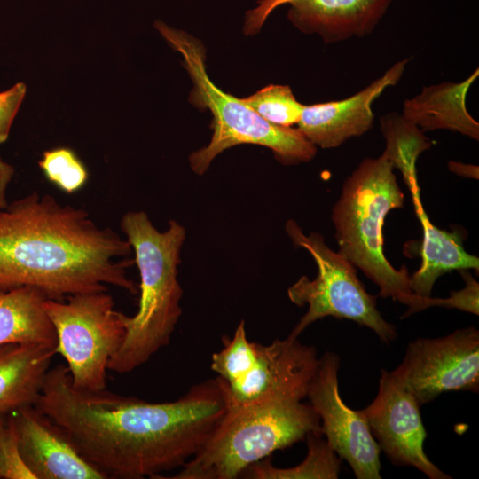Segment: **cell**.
Returning a JSON list of instances; mask_svg holds the SVG:
<instances>
[{
	"label": "cell",
	"mask_w": 479,
	"mask_h": 479,
	"mask_svg": "<svg viewBox=\"0 0 479 479\" xmlns=\"http://www.w3.org/2000/svg\"><path fill=\"white\" fill-rule=\"evenodd\" d=\"M241 99L263 119L280 127L297 124L305 106L287 85H269Z\"/></svg>",
	"instance_id": "23"
},
{
	"label": "cell",
	"mask_w": 479,
	"mask_h": 479,
	"mask_svg": "<svg viewBox=\"0 0 479 479\" xmlns=\"http://www.w3.org/2000/svg\"><path fill=\"white\" fill-rule=\"evenodd\" d=\"M417 399L385 369L381 370L378 393L361 410L371 433L387 458L395 465L410 466L430 479H449L427 456L424 428Z\"/></svg>",
	"instance_id": "12"
},
{
	"label": "cell",
	"mask_w": 479,
	"mask_h": 479,
	"mask_svg": "<svg viewBox=\"0 0 479 479\" xmlns=\"http://www.w3.org/2000/svg\"><path fill=\"white\" fill-rule=\"evenodd\" d=\"M14 175V168L0 156V211L8 206L6 192Z\"/></svg>",
	"instance_id": "27"
},
{
	"label": "cell",
	"mask_w": 479,
	"mask_h": 479,
	"mask_svg": "<svg viewBox=\"0 0 479 479\" xmlns=\"http://www.w3.org/2000/svg\"><path fill=\"white\" fill-rule=\"evenodd\" d=\"M448 168L460 177L478 179V166L452 161L448 163Z\"/></svg>",
	"instance_id": "28"
},
{
	"label": "cell",
	"mask_w": 479,
	"mask_h": 479,
	"mask_svg": "<svg viewBox=\"0 0 479 479\" xmlns=\"http://www.w3.org/2000/svg\"><path fill=\"white\" fill-rule=\"evenodd\" d=\"M415 213L422 227L420 255V267L409 278L413 294L430 297L436 280L446 272L474 269L478 272L479 259L463 247L466 232H447L433 224L424 210L420 188L410 191Z\"/></svg>",
	"instance_id": "17"
},
{
	"label": "cell",
	"mask_w": 479,
	"mask_h": 479,
	"mask_svg": "<svg viewBox=\"0 0 479 479\" xmlns=\"http://www.w3.org/2000/svg\"><path fill=\"white\" fill-rule=\"evenodd\" d=\"M131 247L82 208L31 192L0 211V292L32 287L49 299L106 291L137 294Z\"/></svg>",
	"instance_id": "2"
},
{
	"label": "cell",
	"mask_w": 479,
	"mask_h": 479,
	"mask_svg": "<svg viewBox=\"0 0 479 479\" xmlns=\"http://www.w3.org/2000/svg\"><path fill=\"white\" fill-rule=\"evenodd\" d=\"M44 308L54 326L56 353L67 362L72 384L85 391L106 387L109 360L125 335L124 316L106 291L47 298Z\"/></svg>",
	"instance_id": "8"
},
{
	"label": "cell",
	"mask_w": 479,
	"mask_h": 479,
	"mask_svg": "<svg viewBox=\"0 0 479 479\" xmlns=\"http://www.w3.org/2000/svg\"><path fill=\"white\" fill-rule=\"evenodd\" d=\"M26 92L27 87L24 82H17L10 89L0 92V145L8 139L12 122Z\"/></svg>",
	"instance_id": "26"
},
{
	"label": "cell",
	"mask_w": 479,
	"mask_h": 479,
	"mask_svg": "<svg viewBox=\"0 0 479 479\" xmlns=\"http://www.w3.org/2000/svg\"><path fill=\"white\" fill-rule=\"evenodd\" d=\"M0 479H35L26 465L18 444L14 422L10 414L0 440Z\"/></svg>",
	"instance_id": "25"
},
{
	"label": "cell",
	"mask_w": 479,
	"mask_h": 479,
	"mask_svg": "<svg viewBox=\"0 0 479 479\" xmlns=\"http://www.w3.org/2000/svg\"><path fill=\"white\" fill-rule=\"evenodd\" d=\"M291 241L306 249L318 267L315 279L302 276L287 289L289 300L297 306L308 305L288 337L298 338L310 325L326 317L349 319L372 329L383 343L397 337L394 325L377 309V297L368 294L357 275V268L332 250L319 232L305 235L299 224L289 219L285 226Z\"/></svg>",
	"instance_id": "7"
},
{
	"label": "cell",
	"mask_w": 479,
	"mask_h": 479,
	"mask_svg": "<svg viewBox=\"0 0 479 479\" xmlns=\"http://www.w3.org/2000/svg\"><path fill=\"white\" fill-rule=\"evenodd\" d=\"M479 76L476 68L465 80L423 87L403 104L402 115L423 132L447 130L479 140V123L467 108V96Z\"/></svg>",
	"instance_id": "16"
},
{
	"label": "cell",
	"mask_w": 479,
	"mask_h": 479,
	"mask_svg": "<svg viewBox=\"0 0 479 479\" xmlns=\"http://www.w3.org/2000/svg\"><path fill=\"white\" fill-rule=\"evenodd\" d=\"M7 423V415L0 414V440Z\"/></svg>",
	"instance_id": "29"
},
{
	"label": "cell",
	"mask_w": 479,
	"mask_h": 479,
	"mask_svg": "<svg viewBox=\"0 0 479 479\" xmlns=\"http://www.w3.org/2000/svg\"><path fill=\"white\" fill-rule=\"evenodd\" d=\"M404 195L385 153L364 159L345 180L332 220L338 253L380 288L379 295L407 306L402 318L427 309L428 297L412 293L406 266L396 269L384 254L383 226Z\"/></svg>",
	"instance_id": "4"
},
{
	"label": "cell",
	"mask_w": 479,
	"mask_h": 479,
	"mask_svg": "<svg viewBox=\"0 0 479 479\" xmlns=\"http://www.w3.org/2000/svg\"><path fill=\"white\" fill-rule=\"evenodd\" d=\"M389 373L420 405L444 392H478L479 331L468 326L443 337L416 339Z\"/></svg>",
	"instance_id": "9"
},
{
	"label": "cell",
	"mask_w": 479,
	"mask_h": 479,
	"mask_svg": "<svg viewBox=\"0 0 479 479\" xmlns=\"http://www.w3.org/2000/svg\"><path fill=\"white\" fill-rule=\"evenodd\" d=\"M392 0H261L246 13L244 33L255 35L270 14L289 5L287 18L305 34H318L326 43L371 34Z\"/></svg>",
	"instance_id": "13"
},
{
	"label": "cell",
	"mask_w": 479,
	"mask_h": 479,
	"mask_svg": "<svg viewBox=\"0 0 479 479\" xmlns=\"http://www.w3.org/2000/svg\"><path fill=\"white\" fill-rule=\"evenodd\" d=\"M255 348L256 360L245 377L230 384L221 380L228 404L302 401L307 397L319 363L315 347L287 336L269 345L255 342Z\"/></svg>",
	"instance_id": "11"
},
{
	"label": "cell",
	"mask_w": 479,
	"mask_h": 479,
	"mask_svg": "<svg viewBox=\"0 0 479 479\" xmlns=\"http://www.w3.org/2000/svg\"><path fill=\"white\" fill-rule=\"evenodd\" d=\"M380 122L386 140L383 153L394 169L401 171L404 180L417 177L416 161L423 151L430 148L429 139L402 114L389 113L381 116Z\"/></svg>",
	"instance_id": "21"
},
{
	"label": "cell",
	"mask_w": 479,
	"mask_h": 479,
	"mask_svg": "<svg viewBox=\"0 0 479 479\" xmlns=\"http://www.w3.org/2000/svg\"><path fill=\"white\" fill-rule=\"evenodd\" d=\"M46 299L42 291L27 286L0 292V346L56 348L55 329L44 308Z\"/></svg>",
	"instance_id": "19"
},
{
	"label": "cell",
	"mask_w": 479,
	"mask_h": 479,
	"mask_svg": "<svg viewBox=\"0 0 479 479\" xmlns=\"http://www.w3.org/2000/svg\"><path fill=\"white\" fill-rule=\"evenodd\" d=\"M35 406L67 436L106 479L159 478L182 467L205 445L228 401L219 377L193 385L177 400L74 387L68 369H49Z\"/></svg>",
	"instance_id": "1"
},
{
	"label": "cell",
	"mask_w": 479,
	"mask_h": 479,
	"mask_svg": "<svg viewBox=\"0 0 479 479\" xmlns=\"http://www.w3.org/2000/svg\"><path fill=\"white\" fill-rule=\"evenodd\" d=\"M322 434L320 419L301 401L228 404L202 449L171 479H235L277 450Z\"/></svg>",
	"instance_id": "6"
},
{
	"label": "cell",
	"mask_w": 479,
	"mask_h": 479,
	"mask_svg": "<svg viewBox=\"0 0 479 479\" xmlns=\"http://www.w3.org/2000/svg\"><path fill=\"white\" fill-rule=\"evenodd\" d=\"M38 166L50 183L68 194L80 191L89 179L85 164L69 147L44 151Z\"/></svg>",
	"instance_id": "24"
},
{
	"label": "cell",
	"mask_w": 479,
	"mask_h": 479,
	"mask_svg": "<svg viewBox=\"0 0 479 479\" xmlns=\"http://www.w3.org/2000/svg\"><path fill=\"white\" fill-rule=\"evenodd\" d=\"M308 452L299 465L279 468L270 459H262L247 467L240 475L253 479H336L342 459L330 447L322 434L310 433L305 438Z\"/></svg>",
	"instance_id": "20"
},
{
	"label": "cell",
	"mask_w": 479,
	"mask_h": 479,
	"mask_svg": "<svg viewBox=\"0 0 479 479\" xmlns=\"http://www.w3.org/2000/svg\"><path fill=\"white\" fill-rule=\"evenodd\" d=\"M56 354L43 345L0 346V414L35 404Z\"/></svg>",
	"instance_id": "18"
},
{
	"label": "cell",
	"mask_w": 479,
	"mask_h": 479,
	"mask_svg": "<svg viewBox=\"0 0 479 479\" xmlns=\"http://www.w3.org/2000/svg\"><path fill=\"white\" fill-rule=\"evenodd\" d=\"M154 27L183 57V65L193 84L189 101L199 109H208L213 116L210 142L189 156L195 174H204L218 154L243 144L270 148L285 165L308 162L314 158L317 147L298 129L268 122L241 98L222 91L211 82L206 71L205 49L198 39L161 20H156Z\"/></svg>",
	"instance_id": "5"
},
{
	"label": "cell",
	"mask_w": 479,
	"mask_h": 479,
	"mask_svg": "<svg viewBox=\"0 0 479 479\" xmlns=\"http://www.w3.org/2000/svg\"><path fill=\"white\" fill-rule=\"evenodd\" d=\"M340 357L326 351L307 392L310 404L320 419L323 436L341 459L346 460L357 479H380L381 449L360 411L350 409L339 391Z\"/></svg>",
	"instance_id": "10"
},
{
	"label": "cell",
	"mask_w": 479,
	"mask_h": 479,
	"mask_svg": "<svg viewBox=\"0 0 479 479\" xmlns=\"http://www.w3.org/2000/svg\"><path fill=\"white\" fill-rule=\"evenodd\" d=\"M21 456L35 479H106L65 432L35 405L9 413Z\"/></svg>",
	"instance_id": "15"
},
{
	"label": "cell",
	"mask_w": 479,
	"mask_h": 479,
	"mask_svg": "<svg viewBox=\"0 0 479 479\" xmlns=\"http://www.w3.org/2000/svg\"><path fill=\"white\" fill-rule=\"evenodd\" d=\"M409 59L396 62L356 94L335 101L304 106L298 130L316 146L335 148L366 133L373 124V101L402 78Z\"/></svg>",
	"instance_id": "14"
},
{
	"label": "cell",
	"mask_w": 479,
	"mask_h": 479,
	"mask_svg": "<svg viewBox=\"0 0 479 479\" xmlns=\"http://www.w3.org/2000/svg\"><path fill=\"white\" fill-rule=\"evenodd\" d=\"M223 349L212 355L211 370L225 383L241 380L251 370L256 360L255 342H249L245 321L238 325L232 338L224 336Z\"/></svg>",
	"instance_id": "22"
},
{
	"label": "cell",
	"mask_w": 479,
	"mask_h": 479,
	"mask_svg": "<svg viewBox=\"0 0 479 479\" xmlns=\"http://www.w3.org/2000/svg\"><path fill=\"white\" fill-rule=\"evenodd\" d=\"M120 227L140 277L138 310L131 317L124 316L123 341L108 363V370L125 373L146 363L170 342L182 314L177 267L186 232L176 220H169L168 228L160 232L144 211L126 212Z\"/></svg>",
	"instance_id": "3"
}]
</instances>
